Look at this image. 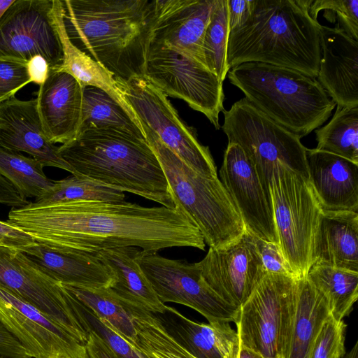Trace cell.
<instances>
[{"label":"cell","instance_id":"12","mask_svg":"<svg viewBox=\"0 0 358 358\" xmlns=\"http://www.w3.org/2000/svg\"><path fill=\"white\" fill-rule=\"evenodd\" d=\"M137 262L163 303H176L202 315L208 323L235 322L238 308L217 294L204 281L196 263L140 250Z\"/></svg>","mask_w":358,"mask_h":358},{"label":"cell","instance_id":"15","mask_svg":"<svg viewBox=\"0 0 358 358\" xmlns=\"http://www.w3.org/2000/svg\"><path fill=\"white\" fill-rule=\"evenodd\" d=\"M0 322L31 358H90L85 345L72 334L1 288Z\"/></svg>","mask_w":358,"mask_h":358},{"label":"cell","instance_id":"5","mask_svg":"<svg viewBox=\"0 0 358 358\" xmlns=\"http://www.w3.org/2000/svg\"><path fill=\"white\" fill-rule=\"evenodd\" d=\"M227 76L254 106L300 138L321 127L336 106L316 78L292 69L245 62Z\"/></svg>","mask_w":358,"mask_h":358},{"label":"cell","instance_id":"17","mask_svg":"<svg viewBox=\"0 0 358 358\" xmlns=\"http://www.w3.org/2000/svg\"><path fill=\"white\" fill-rule=\"evenodd\" d=\"M220 176L246 231L278 244L272 201L267 197L255 167L238 145L228 143Z\"/></svg>","mask_w":358,"mask_h":358},{"label":"cell","instance_id":"8","mask_svg":"<svg viewBox=\"0 0 358 358\" xmlns=\"http://www.w3.org/2000/svg\"><path fill=\"white\" fill-rule=\"evenodd\" d=\"M270 192L283 257L296 278L306 277L322 213L320 203L308 179L280 164L273 169Z\"/></svg>","mask_w":358,"mask_h":358},{"label":"cell","instance_id":"33","mask_svg":"<svg viewBox=\"0 0 358 358\" xmlns=\"http://www.w3.org/2000/svg\"><path fill=\"white\" fill-rule=\"evenodd\" d=\"M43 165L33 157L0 146V175L24 198L41 196L53 185Z\"/></svg>","mask_w":358,"mask_h":358},{"label":"cell","instance_id":"2","mask_svg":"<svg viewBox=\"0 0 358 358\" xmlns=\"http://www.w3.org/2000/svg\"><path fill=\"white\" fill-rule=\"evenodd\" d=\"M71 43L117 80L144 75L155 0H61Z\"/></svg>","mask_w":358,"mask_h":358},{"label":"cell","instance_id":"30","mask_svg":"<svg viewBox=\"0 0 358 358\" xmlns=\"http://www.w3.org/2000/svg\"><path fill=\"white\" fill-rule=\"evenodd\" d=\"M119 300L136 330L132 346L145 358H196L167 333L152 312Z\"/></svg>","mask_w":358,"mask_h":358},{"label":"cell","instance_id":"50","mask_svg":"<svg viewBox=\"0 0 358 358\" xmlns=\"http://www.w3.org/2000/svg\"><path fill=\"white\" fill-rule=\"evenodd\" d=\"M343 358H358V342L357 341L351 350L345 353Z\"/></svg>","mask_w":358,"mask_h":358},{"label":"cell","instance_id":"27","mask_svg":"<svg viewBox=\"0 0 358 358\" xmlns=\"http://www.w3.org/2000/svg\"><path fill=\"white\" fill-rule=\"evenodd\" d=\"M52 15L63 51L62 64L53 69L71 74L83 87L93 86L104 90L127 112L136 124L141 127L135 112L122 94L120 82L101 65L79 50L69 41L63 23L61 0H52Z\"/></svg>","mask_w":358,"mask_h":358},{"label":"cell","instance_id":"45","mask_svg":"<svg viewBox=\"0 0 358 358\" xmlns=\"http://www.w3.org/2000/svg\"><path fill=\"white\" fill-rule=\"evenodd\" d=\"M29 202L15 187L0 175V204L13 208L22 207Z\"/></svg>","mask_w":358,"mask_h":358},{"label":"cell","instance_id":"29","mask_svg":"<svg viewBox=\"0 0 358 358\" xmlns=\"http://www.w3.org/2000/svg\"><path fill=\"white\" fill-rule=\"evenodd\" d=\"M91 129H113L145 139L143 128L106 92L85 86L79 133Z\"/></svg>","mask_w":358,"mask_h":358},{"label":"cell","instance_id":"22","mask_svg":"<svg viewBox=\"0 0 358 358\" xmlns=\"http://www.w3.org/2000/svg\"><path fill=\"white\" fill-rule=\"evenodd\" d=\"M308 182L323 212L358 210V164L325 151L306 149Z\"/></svg>","mask_w":358,"mask_h":358},{"label":"cell","instance_id":"1","mask_svg":"<svg viewBox=\"0 0 358 358\" xmlns=\"http://www.w3.org/2000/svg\"><path fill=\"white\" fill-rule=\"evenodd\" d=\"M7 222L35 242L68 253L96 255L123 247L154 252L173 247L203 250L206 246L196 225L178 206L145 207L127 201H34L12 208Z\"/></svg>","mask_w":358,"mask_h":358},{"label":"cell","instance_id":"3","mask_svg":"<svg viewBox=\"0 0 358 358\" xmlns=\"http://www.w3.org/2000/svg\"><path fill=\"white\" fill-rule=\"evenodd\" d=\"M313 0H255L241 28L229 32L230 69L259 62L292 69L317 78L321 58V24L309 14Z\"/></svg>","mask_w":358,"mask_h":358},{"label":"cell","instance_id":"6","mask_svg":"<svg viewBox=\"0 0 358 358\" xmlns=\"http://www.w3.org/2000/svg\"><path fill=\"white\" fill-rule=\"evenodd\" d=\"M145 139L155 153L167 180L176 207L196 225L206 243L222 248L246 231L229 193L218 177L195 171L169 149L157 134L140 121Z\"/></svg>","mask_w":358,"mask_h":358},{"label":"cell","instance_id":"44","mask_svg":"<svg viewBox=\"0 0 358 358\" xmlns=\"http://www.w3.org/2000/svg\"><path fill=\"white\" fill-rule=\"evenodd\" d=\"M0 356L7 358H31L24 347L1 322Z\"/></svg>","mask_w":358,"mask_h":358},{"label":"cell","instance_id":"26","mask_svg":"<svg viewBox=\"0 0 358 358\" xmlns=\"http://www.w3.org/2000/svg\"><path fill=\"white\" fill-rule=\"evenodd\" d=\"M140 250L135 247L116 248L96 255L115 278L107 287L114 296L151 312L161 313L166 305L159 299L137 262Z\"/></svg>","mask_w":358,"mask_h":358},{"label":"cell","instance_id":"10","mask_svg":"<svg viewBox=\"0 0 358 358\" xmlns=\"http://www.w3.org/2000/svg\"><path fill=\"white\" fill-rule=\"evenodd\" d=\"M143 76L166 96L181 99L216 129L223 112V82L207 68L167 46L149 42Z\"/></svg>","mask_w":358,"mask_h":358},{"label":"cell","instance_id":"16","mask_svg":"<svg viewBox=\"0 0 358 358\" xmlns=\"http://www.w3.org/2000/svg\"><path fill=\"white\" fill-rule=\"evenodd\" d=\"M196 264L206 284L223 300L238 308L266 273L253 236L247 231L227 247L209 248Z\"/></svg>","mask_w":358,"mask_h":358},{"label":"cell","instance_id":"34","mask_svg":"<svg viewBox=\"0 0 358 358\" xmlns=\"http://www.w3.org/2000/svg\"><path fill=\"white\" fill-rule=\"evenodd\" d=\"M124 192L96 182L80 175H73L54 181L52 186L35 202L57 203L75 201H125Z\"/></svg>","mask_w":358,"mask_h":358},{"label":"cell","instance_id":"38","mask_svg":"<svg viewBox=\"0 0 358 358\" xmlns=\"http://www.w3.org/2000/svg\"><path fill=\"white\" fill-rule=\"evenodd\" d=\"M346 324L331 315L324 322L316 338L310 358H343L345 355Z\"/></svg>","mask_w":358,"mask_h":358},{"label":"cell","instance_id":"39","mask_svg":"<svg viewBox=\"0 0 358 358\" xmlns=\"http://www.w3.org/2000/svg\"><path fill=\"white\" fill-rule=\"evenodd\" d=\"M336 14L337 24L350 36L358 39V0H313L309 14L317 20L320 10Z\"/></svg>","mask_w":358,"mask_h":358},{"label":"cell","instance_id":"40","mask_svg":"<svg viewBox=\"0 0 358 358\" xmlns=\"http://www.w3.org/2000/svg\"><path fill=\"white\" fill-rule=\"evenodd\" d=\"M30 83L28 62L0 57V103Z\"/></svg>","mask_w":358,"mask_h":358},{"label":"cell","instance_id":"35","mask_svg":"<svg viewBox=\"0 0 358 358\" xmlns=\"http://www.w3.org/2000/svg\"><path fill=\"white\" fill-rule=\"evenodd\" d=\"M62 285L78 300L90 308L101 319L105 320L131 345H135L136 334L131 317L120 300L108 288Z\"/></svg>","mask_w":358,"mask_h":358},{"label":"cell","instance_id":"21","mask_svg":"<svg viewBox=\"0 0 358 358\" xmlns=\"http://www.w3.org/2000/svg\"><path fill=\"white\" fill-rule=\"evenodd\" d=\"M321 58L317 80L336 106H358V42L338 24L320 28Z\"/></svg>","mask_w":358,"mask_h":358},{"label":"cell","instance_id":"49","mask_svg":"<svg viewBox=\"0 0 358 358\" xmlns=\"http://www.w3.org/2000/svg\"><path fill=\"white\" fill-rule=\"evenodd\" d=\"M15 0H0V19Z\"/></svg>","mask_w":358,"mask_h":358},{"label":"cell","instance_id":"11","mask_svg":"<svg viewBox=\"0 0 358 358\" xmlns=\"http://www.w3.org/2000/svg\"><path fill=\"white\" fill-rule=\"evenodd\" d=\"M118 81L126 101L139 121L151 128L195 171L207 177H217L209 148L199 142L195 129L182 120L164 92L144 76Z\"/></svg>","mask_w":358,"mask_h":358},{"label":"cell","instance_id":"18","mask_svg":"<svg viewBox=\"0 0 358 358\" xmlns=\"http://www.w3.org/2000/svg\"><path fill=\"white\" fill-rule=\"evenodd\" d=\"M215 0H155L150 41L206 68L203 38Z\"/></svg>","mask_w":358,"mask_h":358},{"label":"cell","instance_id":"48","mask_svg":"<svg viewBox=\"0 0 358 358\" xmlns=\"http://www.w3.org/2000/svg\"><path fill=\"white\" fill-rule=\"evenodd\" d=\"M237 358H266L260 354L240 345Z\"/></svg>","mask_w":358,"mask_h":358},{"label":"cell","instance_id":"4","mask_svg":"<svg viewBox=\"0 0 358 358\" xmlns=\"http://www.w3.org/2000/svg\"><path fill=\"white\" fill-rule=\"evenodd\" d=\"M58 152L76 175L176 208L161 164L145 138L113 129H91L58 147Z\"/></svg>","mask_w":358,"mask_h":358},{"label":"cell","instance_id":"46","mask_svg":"<svg viewBox=\"0 0 358 358\" xmlns=\"http://www.w3.org/2000/svg\"><path fill=\"white\" fill-rule=\"evenodd\" d=\"M86 349L90 358H119L94 333L89 331Z\"/></svg>","mask_w":358,"mask_h":358},{"label":"cell","instance_id":"36","mask_svg":"<svg viewBox=\"0 0 358 358\" xmlns=\"http://www.w3.org/2000/svg\"><path fill=\"white\" fill-rule=\"evenodd\" d=\"M229 34L227 0H215L204 34L203 52L206 68L222 82L229 71L227 62Z\"/></svg>","mask_w":358,"mask_h":358},{"label":"cell","instance_id":"41","mask_svg":"<svg viewBox=\"0 0 358 358\" xmlns=\"http://www.w3.org/2000/svg\"><path fill=\"white\" fill-rule=\"evenodd\" d=\"M252 236L263 267L266 273L295 277L285 262L278 243L261 239L253 235Z\"/></svg>","mask_w":358,"mask_h":358},{"label":"cell","instance_id":"51","mask_svg":"<svg viewBox=\"0 0 358 358\" xmlns=\"http://www.w3.org/2000/svg\"><path fill=\"white\" fill-rule=\"evenodd\" d=\"M0 358H7V357H2V356H0Z\"/></svg>","mask_w":358,"mask_h":358},{"label":"cell","instance_id":"7","mask_svg":"<svg viewBox=\"0 0 358 358\" xmlns=\"http://www.w3.org/2000/svg\"><path fill=\"white\" fill-rule=\"evenodd\" d=\"M298 296V278L266 273L238 308L240 345L266 358H286Z\"/></svg>","mask_w":358,"mask_h":358},{"label":"cell","instance_id":"42","mask_svg":"<svg viewBox=\"0 0 358 358\" xmlns=\"http://www.w3.org/2000/svg\"><path fill=\"white\" fill-rule=\"evenodd\" d=\"M255 6V0H227L229 32L236 31L250 19Z\"/></svg>","mask_w":358,"mask_h":358},{"label":"cell","instance_id":"43","mask_svg":"<svg viewBox=\"0 0 358 358\" xmlns=\"http://www.w3.org/2000/svg\"><path fill=\"white\" fill-rule=\"evenodd\" d=\"M0 241L2 245L19 250L36 243L30 235L7 221H0Z\"/></svg>","mask_w":358,"mask_h":358},{"label":"cell","instance_id":"32","mask_svg":"<svg viewBox=\"0 0 358 358\" xmlns=\"http://www.w3.org/2000/svg\"><path fill=\"white\" fill-rule=\"evenodd\" d=\"M336 107L329 123L315 130V148L358 164V106Z\"/></svg>","mask_w":358,"mask_h":358},{"label":"cell","instance_id":"14","mask_svg":"<svg viewBox=\"0 0 358 358\" xmlns=\"http://www.w3.org/2000/svg\"><path fill=\"white\" fill-rule=\"evenodd\" d=\"M52 0H15L0 19V57L28 62L41 56L50 69L63 51L52 15Z\"/></svg>","mask_w":358,"mask_h":358},{"label":"cell","instance_id":"19","mask_svg":"<svg viewBox=\"0 0 358 358\" xmlns=\"http://www.w3.org/2000/svg\"><path fill=\"white\" fill-rule=\"evenodd\" d=\"M0 146L26 152L43 166L62 169L76 175L59 155L43 130L36 99L20 100L15 96L0 103Z\"/></svg>","mask_w":358,"mask_h":358},{"label":"cell","instance_id":"23","mask_svg":"<svg viewBox=\"0 0 358 358\" xmlns=\"http://www.w3.org/2000/svg\"><path fill=\"white\" fill-rule=\"evenodd\" d=\"M152 313L167 333L195 357L237 358L239 338L229 322H195L166 305L162 312Z\"/></svg>","mask_w":358,"mask_h":358},{"label":"cell","instance_id":"37","mask_svg":"<svg viewBox=\"0 0 358 358\" xmlns=\"http://www.w3.org/2000/svg\"><path fill=\"white\" fill-rule=\"evenodd\" d=\"M67 292L75 315L87 334L89 331L94 333L119 358H145L129 342L114 331L90 308L68 290Z\"/></svg>","mask_w":358,"mask_h":358},{"label":"cell","instance_id":"28","mask_svg":"<svg viewBox=\"0 0 358 358\" xmlns=\"http://www.w3.org/2000/svg\"><path fill=\"white\" fill-rule=\"evenodd\" d=\"M330 316L324 296L307 277L298 278L296 313L286 358H310L320 329Z\"/></svg>","mask_w":358,"mask_h":358},{"label":"cell","instance_id":"9","mask_svg":"<svg viewBox=\"0 0 358 358\" xmlns=\"http://www.w3.org/2000/svg\"><path fill=\"white\" fill-rule=\"evenodd\" d=\"M222 129L255 167L267 197L273 169L285 165L308 179L306 149L301 138L266 116L245 97L224 110Z\"/></svg>","mask_w":358,"mask_h":358},{"label":"cell","instance_id":"24","mask_svg":"<svg viewBox=\"0 0 358 358\" xmlns=\"http://www.w3.org/2000/svg\"><path fill=\"white\" fill-rule=\"evenodd\" d=\"M20 251L46 275L62 285L107 288L115 279L96 255L59 252L36 242Z\"/></svg>","mask_w":358,"mask_h":358},{"label":"cell","instance_id":"13","mask_svg":"<svg viewBox=\"0 0 358 358\" xmlns=\"http://www.w3.org/2000/svg\"><path fill=\"white\" fill-rule=\"evenodd\" d=\"M0 288L33 306L86 345L88 334L76 316L64 286L20 250L1 245Z\"/></svg>","mask_w":358,"mask_h":358},{"label":"cell","instance_id":"31","mask_svg":"<svg viewBox=\"0 0 358 358\" xmlns=\"http://www.w3.org/2000/svg\"><path fill=\"white\" fill-rule=\"evenodd\" d=\"M306 277L326 299L334 319L350 315L358 298V272L313 265Z\"/></svg>","mask_w":358,"mask_h":358},{"label":"cell","instance_id":"25","mask_svg":"<svg viewBox=\"0 0 358 358\" xmlns=\"http://www.w3.org/2000/svg\"><path fill=\"white\" fill-rule=\"evenodd\" d=\"M313 265L358 272V213L322 211L315 241Z\"/></svg>","mask_w":358,"mask_h":358},{"label":"cell","instance_id":"47","mask_svg":"<svg viewBox=\"0 0 358 358\" xmlns=\"http://www.w3.org/2000/svg\"><path fill=\"white\" fill-rule=\"evenodd\" d=\"M49 69L48 62L41 56L34 57L28 62V71L31 82L39 85L45 80Z\"/></svg>","mask_w":358,"mask_h":358},{"label":"cell","instance_id":"20","mask_svg":"<svg viewBox=\"0 0 358 358\" xmlns=\"http://www.w3.org/2000/svg\"><path fill=\"white\" fill-rule=\"evenodd\" d=\"M84 87L71 74L50 69L36 92L37 110L48 140L66 143L79 134Z\"/></svg>","mask_w":358,"mask_h":358},{"label":"cell","instance_id":"52","mask_svg":"<svg viewBox=\"0 0 358 358\" xmlns=\"http://www.w3.org/2000/svg\"><path fill=\"white\" fill-rule=\"evenodd\" d=\"M0 245H2V244H1V241H0Z\"/></svg>","mask_w":358,"mask_h":358}]
</instances>
